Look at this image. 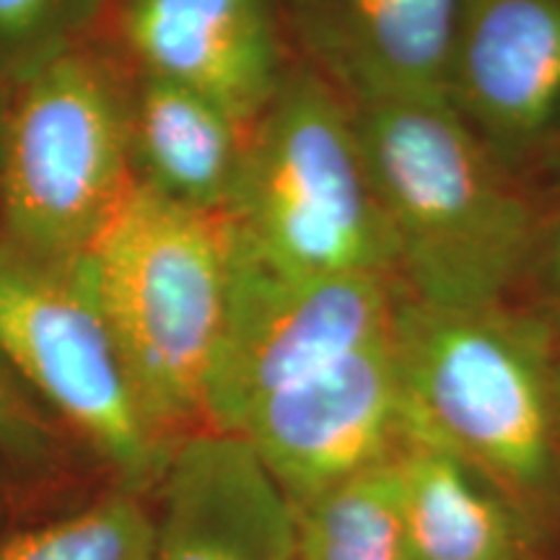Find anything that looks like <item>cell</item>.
I'll list each match as a JSON object with an SVG mask.
<instances>
[{"mask_svg":"<svg viewBox=\"0 0 560 560\" xmlns=\"http://www.w3.org/2000/svg\"><path fill=\"white\" fill-rule=\"evenodd\" d=\"M231 270V221L136 179L66 272L115 340L161 439L206 429V387Z\"/></svg>","mask_w":560,"mask_h":560,"instance_id":"3957f363","label":"cell"},{"mask_svg":"<svg viewBox=\"0 0 560 560\" xmlns=\"http://www.w3.org/2000/svg\"><path fill=\"white\" fill-rule=\"evenodd\" d=\"M392 472L410 560H550L527 522L410 412Z\"/></svg>","mask_w":560,"mask_h":560,"instance_id":"4fadbf2b","label":"cell"},{"mask_svg":"<svg viewBox=\"0 0 560 560\" xmlns=\"http://www.w3.org/2000/svg\"><path fill=\"white\" fill-rule=\"evenodd\" d=\"M125 34L149 73L252 130L283 83L270 0H130Z\"/></svg>","mask_w":560,"mask_h":560,"instance_id":"7c38bea8","label":"cell"},{"mask_svg":"<svg viewBox=\"0 0 560 560\" xmlns=\"http://www.w3.org/2000/svg\"><path fill=\"white\" fill-rule=\"evenodd\" d=\"M408 400L392 330L252 405L234 433L293 506L395 457Z\"/></svg>","mask_w":560,"mask_h":560,"instance_id":"ba28073f","label":"cell"},{"mask_svg":"<svg viewBox=\"0 0 560 560\" xmlns=\"http://www.w3.org/2000/svg\"><path fill=\"white\" fill-rule=\"evenodd\" d=\"M55 439L39 405L0 359V452L21 465H45Z\"/></svg>","mask_w":560,"mask_h":560,"instance_id":"ac0fdd59","label":"cell"},{"mask_svg":"<svg viewBox=\"0 0 560 560\" xmlns=\"http://www.w3.org/2000/svg\"><path fill=\"white\" fill-rule=\"evenodd\" d=\"M153 511L128 488L0 537V560H151Z\"/></svg>","mask_w":560,"mask_h":560,"instance_id":"2e32d148","label":"cell"},{"mask_svg":"<svg viewBox=\"0 0 560 560\" xmlns=\"http://www.w3.org/2000/svg\"><path fill=\"white\" fill-rule=\"evenodd\" d=\"M550 322L552 346H550V371H552V397H556V412L560 425V317H545Z\"/></svg>","mask_w":560,"mask_h":560,"instance_id":"ffe728a7","label":"cell"},{"mask_svg":"<svg viewBox=\"0 0 560 560\" xmlns=\"http://www.w3.org/2000/svg\"><path fill=\"white\" fill-rule=\"evenodd\" d=\"M159 495L151 560H296V509L236 433L174 441Z\"/></svg>","mask_w":560,"mask_h":560,"instance_id":"30bf717a","label":"cell"},{"mask_svg":"<svg viewBox=\"0 0 560 560\" xmlns=\"http://www.w3.org/2000/svg\"><path fill=\"white\" fill-rule=\"evenodd\" d=\"M296 509V560H410L392 459Z\"/></svg>","mask_w":560,"mask_h":560,"instance_id":"9a60e30c","label":"cell"},{"mask_svg":"<svg viewBox=\"0 0 560 560\" xmlns=\"http://www.w3.org/2000/svg\"><path fill=\"white\" fill-rule=\"evenodd\" d=\"M130 128L107 79L81 55L42 62L9 115L0 210L13 247L66 270L136 177Z\"/></svg>","mask_w":560,"mask_h":560,"instance_id":"5b68a950","label":"cell"},{"mask_svg":"<svg viewBox=\"0 0 560 560\" xmlns=\"http://www.w3.org/2000/svg\"><path fill=\"white\" fill-rule=\"evenodd\" d=\"M397 293L384 276L280 268L231 226L229 296L208 374L206 429L234 433L270 392L389 332Z\"/></svg>","mask_w":560,"mask_h":560,"instance_id":"52a82bcc","label":"cell"},{"mask_svg":"<svg viewBox=\"0 0 560 560\" xmlns=\"http://www.w3.org/2000/svg\"><path fill=\"white\" fill-rule=\"evenodd\" d=\"M249 132L219 104L149 73L138 94L130 140L145 185L200 213H229Z\"/></svg>","mask_w":560,"mask_h":560,"instance_id":"5bb4252c","label":"cell"},{"mask_svg":"<svg viewBox=\"0 0 560 560\" xmlns=\"http://www.w3.org/2000/svg\"><path fill=\"white\" fill-rule=\"evenodd\" d=\"M353 109L400 293L454 310L514 301L537 195L490 156L446 100Z\"/></svg>","mask_w":560,"mask_h":560,"instance_id":"7a4b0ae2","label":"cell"},{"mask_svg":"<svg viewBox=\"0 0 560 560\" xmlns=\"http://www.w3.org/2000/svg\"><path fill=\"white\" fill-rule=\"evenodd\" d=\"M226 215L252 249L285 270L395 280L355 109L314 70L285 73L249 130Z\"/></svg>","mask_w":560,"mask_h":560,"instance_id":"277c9868","label":"cell"},{"mask_svg":"<svg viewBox=\"0 0 560 560\" xmlns=\"http://www.w3.org/2000/svg\"><path fill=\"white\" fill-rule=\"evenodd\" d=\"M392 346L412 423L478 472L558 558L550 322L516 301L454 310L397 293Z\"/></svg>","mask_w":560,"mask_h":560,"instance_id":"6da1fadb","label":"cell"},{"mask_svg":"<svg viewBox=\"0 0 560 560\" xmlns=\"http://www.w3.org/2000/svg\"><path fill=\"white\" fill-rule=\"evenodd\" d=\"M444 100L532 192L560 182V0H465Z\"/></svg>","mask_w":560,"mask_h":560,"instance_id":"9c48e42d","label":"cell"},{"mask_svg":"<svg viewBox=\"0 0 560 560\" xmlns=\"http://www.w3.org/2000/svg\"><path fill=\"white\" fill-rule=\"evenodd\" d=\"M514 301L542 317H560V182L537 195L535 236Z\"/></svg>","mask_w":560,"mask_h":560,"instance_id":"e0dca14e","label":"cell"},{"mask_svg":"<svg viewBox=\"0 0 560 560\" xmlns=\"http://www.w3.org/2000/svg\"><path fill=\"white\" fill-rule=\"evenodd\" d=\"M0 359L94 446L120 488H159L174 444L151 429L100 312L66 270L9 240H0Z\"/></svg>","mask_w":560,"mask_h":560,"instance_id":"8992f818","label":"cell"},{"mask_svg":"<svg viewBox=\"0 0 560 560\" xmlns=\"http://www.w3.org/2000/svg\"><path fill=\"white\" fill-rule=\"evenodd\" d=\"M465 0H289L299 39L350 107L444 100Z\"/></svg>","mask_w":560,"mask_h":560,"instance_id":"8fae6325","label":"cell"},{"mask_svg":"<svg viewBox=\"0 0 560 560\" xmlns=\"http://www.w3.org/2000/svg\"><path fill=\"white\" fill-rule=\"evenodd\" d=\"M58 0H0V37L26 39L50 24Z\"/></svg>","mask_w":560,"mask_h":560,"instance_id":"d6986e66","label":"cell"}]
</instances>
